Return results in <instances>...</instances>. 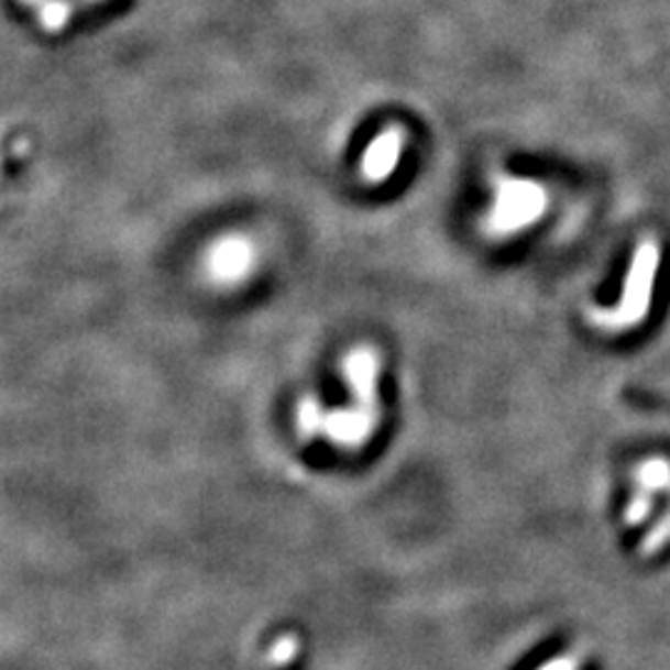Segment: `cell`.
<instances>
[{"instance_id": "cell-1", "label": "cell", "mask_w": 670, "mask_h": 670, "mask_svg": "<svg viewBox=\"0 0 670 670\" xmlns=\"http://www.w3.org/2000/svg\"><path fill=\"white\" fill-rule=\"evenodd\" d=\"M254 246L246 237H223L209 249L207 261V276L213 286L219 288H234L241 286L254 271Z\"/></svg>"}, {"instance_id": "cell-2", "label": "cell", "mask_w": 670, "mask_h": 670, "mask_svg": "<svg viewBox=\"0 0 670 670\" xmlns=\"http://www.w3.org/2000/svg\"><path fill=\"white\" fill-rule=\"evenodd\" d=\"M377 422H381V407L351 403L326 413L323 435L330 444L341 447V450H361L371 442Z\"/></svg>"}, {"instance_id": "cell-3", "label": "cell", "mask_w": 670, "mask_h": 670, "mask_svg": "<svg viewBox=\"0 0 670 670\" xmlns=\"http://www.w3.org/2000/svg\"><path fill=\"white\" fill-rule=\"evenodd\" d=\"M543 209V194L537 184L509 182L502 187L497 207L492 211V223L497 231H514L527 227Z\"/></svg>"}, {"instance_id": "cell-4", "label": "cell", "mask_w": 670, "mask_h": 670, "mask_svg": "<svg viewBox=\"0 0 670 670\" xmlns=\"http://www.w3.org/2000/svg\"><path fill=\"white\" fill-rule=\"evenodd\" d=\"M381 353L373 345H353L343 355V377L351 387L353 403L377 407V383H381Z\"/></svg>"}, {"instance_id": "cell-5", "label": "cell", "mask_w": 670, "mask_h": 670, "mask_svg": "<svg viewBox=\"0 0 670 670\" xmlns=\"http://www.w3.org/2000/svg\"><path fill=\"white\" fill-rule=\"evenodd\" d=\"M326 407L320 405L314 395H306L304 400H300L298 410H296V427L300 437H306V440H310V437H318L323 435V422H326Z\"/></svg>"}, {"instance_id": "cell-6", "label": "cell", "mask_w": 670, "mask_h": 670, "mask_svg": "<svg viewBox=\"0 0 670 670\" xmlns=\"http://www.w3.org/2000/svg\"><path fill=\"white\" fill-rule=\"evenodd\" d=\"M296 648H298V644L294 638H288V636L281 638L278 644L271 648V660H274V663H286V660L294 658Z\"/></svg>"}, {"instance_id": "cell-7", "label": "cell", "mask_w": 670, "mask_h": 670, "mask_svg": "<svg viewBox=\"0 0 670 670\" xmlns=\"http://www.w3.org/2000/svg\"><path fill=\"white\" fill-rule=\"evenodd\" d=\"M541 670H574V668H571V663H569V660H553V663H549V666H543Z\"/></svg>"}]
</instances>
